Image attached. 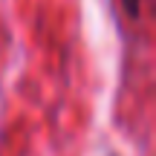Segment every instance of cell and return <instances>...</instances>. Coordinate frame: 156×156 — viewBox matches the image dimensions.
<instances>
[{"mask_svg":"<svg viewBox=\"0 0 156 156\" xmlns=\"http://www.w3.org/2000/svg\"><path fill=\"white\" fill-rule=\"evenodd\" d=\"M124 9H127V15H139V0H124Z\"/></svg>","mask_w":156,"mask_h":156,"instance_id":"6da1fadb","label":"cell"}]
</instances>
